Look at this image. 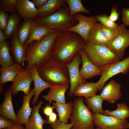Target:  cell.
<instances>
[{"instance_id": "6da1fadb", "label": "cell", "mask_w": 129, "mask_h": 129, "mask_svg": "<svg viewBox=\"0 0 129 129\" xmlns=\"http://www.w3.org/2000/svg\"><path fill=\"white\" fill-rule=\"evenodd\" d=\"M61 31L50 29L48 33L39 41H35L26 46L25 61L27 63L26 69L36 65L37 70L53 58V48L55 38Z\"/></svg>"}, {"instance_id": "30bf717a", "label": "cell", "mask_w": 129, "mask_h": 129, "mask_svg": "<svg viewBox=\"0 0 129 129\" xmlns=\"http://www.w3.org/2000/svg\"><path fill=\"white\" fill-rule=\"evenodd\" d=\"M82 62L81 58L77 53L72 60L65 64L68 71L70 79V90L68 95L71 97L76 87L80 84L85 83L86 80L82 78L80 73L79 66Z\"/></svg>"}, {"instance_id": "ac0fdd59", "label": "cell", "mask_w": 129, "mask_h": 129, "mask_svg": "<svg viewBox=\"0 0 129 129\" xmlns=\"http://www.w3.org/2000/svg\"><path fill=\"white\" fill-rule=\"evenodd\" d=\"M68 85H52L49 88L48 92L43 96V98L49 103L53 101L61 103H66L65 94L68 88Z\"/></svg>"}, {"instance_id": "7a4b0ae2", "label": "cell", "mask_w": 129, "mask_h": 129, "mask_svg": "<svg viewBox=\"0 0 129 129\" xmlns=\"http://www.w3.org/2000/svg\"><path fill=\"white\" fill-rule=\"evenodd\" d=\"M86 44L84 40L78 34L67 30L61 31L53 44V58L66 64L72 60L79 51L84 49Z\"/></svg>"}, {"instance_id": "1f68e13d", "label": "cell", "mask_w": 129, "mask_h": 129, "mask_svg": "<svg viewBox=\"0 0 129 129\" xmlns=\"http://www.w3.org/2000/svg\"><path fill=\"white\" fill-rule=\"evenodd\" d=\"M33 19L24 22L18 29L17 35L20 42L24 45L28 40L32 26L34 23Z\"/></svg>"}, {"instance_id": "ab89813d", "label": "cell", "mask_w": 129, "mask_h": 129, "mask_svg": "<svg viewBox=\"0 0 129 129\" xmlns=\"http://www.w3.org/2000/svg\"><path fill=\"white\" fill-rule=\"evenodd\" d=\"M122 20L123 25L129 26V8H124L121 10Z\"/></svg>"}, {"instance_id": "b9f144b4", "label": "cell", "mask_w": 129, "mask_h": 129, "mask_svg": "<svg viewBox=\"0 0 129 129\" xmlns=\"http://www.w3.org/2000/svg\"><path fill=\"white\" fill-rule=\"evenodd\" d=\"M54 109L53 107L51 106L49 104H47L43 108V113L48 117L53 113Z\"/></svg>"}, {"instance_id": "836d02e7", "label": "cell", "mask_w": 129, "mask_h": 129, "mask_svg": "<svg viewBox=\"0 0 129 129\" xmlns=\"http://www.w3.org/2000/svg\"><path fill=\"white\" fill-rule=\"evenodd\" d=\"M16 0H0V10L7 13H17Z\"/></svg>"}, {"instance_id": "3957f363", "label": "cell", "mask_w": 129, "mask_h": 129, "mask_svg": "<svg viewBox=\"0 0 129 129\" xmlns=\"http://www.w3.org/2000/svg\"><path fill=\"white\" fill-rule=\"evenodd\" d=\"M38 70L42 78L52 85L70 83L69 73L65 64L54 58Z\"/></svg>"}, {"instance_id": "74e56055", "label": "cell", "mask_w": 129, "mask_h": 129, "mask_svg": "<svg viewBox=\"0 0 129 129\" xmlns=\"http://www.w3.org/2000/svg\"><path fill=\"white\" fill-rule=\"evenodd\" d=\"M50 127L53 129H70L73 127L70 123L66 124L60 122L57 118L54 123L50 125Z\"/></svg>"}, {"instance_id": "9c48e42d", "label": "cell", "mask_w": 129, "mask_h": 129, "mask_svg": "<svg viewBox=\"0 0 129 129\" xmlns=\"http://www.w3.org/2000/svg\"><path fill=\"white\" fill-rule=\"evenodd\" d=\"M73 17L78 21V23L66 30L78 34L83 38L86 44L91 30L94 24L98 22L96 16H93L87 17L81 13H78L74 15Z\"/></svg>"}, {"instance_id": "ee69618b", "label": "cell", "mask_w": 129, "mask_h": 129, "mask_svg": "<svg viewBox=\"0 0 129 129\" xmlns=\"http://www.w3.org/2000/svg\"><path fill=\"white\" fill-rule=\"evenodd\" d=\"M57 118V115L55 112H53L48 117L47 123L50 125L54 124L56 122Z\"/></svg>"}, {"instance_id": "8d00e7d4", "label": "cell", "mask_w": 129, "mask_h": 129, "mask_svg": "<svg viewBox=\"0 0 129 129\" xmlns=\"http://www.w3.org/2000/svg\"><path fill=\"white\" fill-rule=\"evenodd\" d=\"M9 16L7 13L0 10V30L4 31L5 30Z\"/></svg>"}, {"instance_id": "bcb514c9", "label": "cell", "mask_w": 129, "mask_h": 129, "mask_svg": "<svg viewBox=\"0 0 129 129\" xmlns=\"http://www.w3.org/2000/svg\"><path fill=\"white\" fill-rule=\"evenodd\" d=\"M7 38L4 32L0 30V43L6 40Z\"/></svg>"}, {"instance_id": "83f0119b", "label": "cell", "mask_w": 129, "mask_h": 129, "mask_svg": "<svg viewBox=\"0 0 129 129\" xmlns=\"http://www.w3.org/2000/svg\"><path fill=\"white\" fill-rule=\"evenodd\" d=\"M50 29L44 26L35 24L34 23L29 38L24 45L25 48L28 44L34 41H40L48 34Z\"/></svg>"}, {"instance_id": "4316f807", "label": "cell", "mask_w": 129, "mask_h": 129, "mask_svg": "<svg viewBox=\"0 0 129 129\" xmlns=\"http://www.w3.org/2000/svg\"><path fill=\"white\" fill-rule=\"evenodd\" d=\"M10 46L6 40L0 43V65L1 67L9 66L15 62L10 53Z\"/></svg>"}, {"instance_id": "d590c367", "label": "cell", "mask_w": 129, "mask_h": 129, "mask_svg": "<svg viewBox=\"0 0 129 129\" xmlns=\"http://www.w3.org/2000/svg\"><path fill=\"white\" fill-rule=\"evenodd\" d=\"M96 16L100 23L106 27L110 28H115L119 25L110 20L109 16L106 14L98 15Z\"/></svg>"}, {"instance_id": "7bdbcfd3", "label": "cell", "mask_w": 129, "mask_h": 129, "mask_svg": "<svg viewBox=\"0 0 129 129\" xmlns=\"http://www.w3.org/2000/svg\"><path fill=\"white\" fill-rule=\"evenodd\" d=\"M48 0H32V1L37 9L38 10L42 7Z\"/></svg>"}, {"instance_id": "d6a6232c", "label": "cell", "mask_w": 129, "mask_h": 129, "mask_svg": "<svg viewBox=\"0 0 129 129\" xmlns=\"http://www.w3.org/2000/svg\"><path fill=\"white\" fill-rule=\"evenodd\" d=\"M81 0H66V3L68 5L70 14L72 17L75 14L83 12L89 13V11L86 9L82 3Z\"/></svg>"}, {"instance_id": "52a82bcc", "label": "cell", "mask_w": 129, "mask_h": 129, "mask_svg": "<svg viewBox=\"0 0 129 129\" xmlns=\"http://www.w3.org/2000/svg\"><path fill=\"white\" fill-rule=\"evenodd\" d=\"M102 71L101 76L95 83L98 90L102 91L105 84L109 79L120 73L126 75L129 71V56L124 60L108 64L100 67Z\"/></svg>"}, {"instance_id": "277c9868", "label": "cell", "mask_w": 129, "mask_h": 129, "mask_svg": "<svg viewBox=\"0 0 129 129\" xmlns=\"http://www.w3.org/2000/svg\"><path fill=\"white\" fill-rule=\"evenodd\" d=\"M78 21L70 15L68 6H63L53 14L34 20V24L63 31L76 25Z\"/></svg>"}, {"instance_id": "4dcf8cb0", "label": "cell", "mask_w": 129, "mask_h": 129, "mask_svg": "<svg viewBox=\"0 0 129 129\" xmlns=\"http://www.w3.org/2000/svg\"><path fill=\"white\" fill-rule=\"evenodd\" d=\"M113 116L118 119H124L129 118V107L124 103L118 104L117 109L113 111H104V114Z\"/></svg>"}, {"instance_id": "ffe728a7", "label": "cell", "mask_w": 129, "mask_h": 129, "mask_svg": "<svg viewBox=\"0 0 129 129\" xmlns=\"http://www.w3.org/2000/svg\"><path fill=\"white\" fill-rule=\"evenodd\" d=\"M43 103V101H40L34 105L31 115L24 124L25 129H43V126L47 123V120L43 118L39 113Z\"/></svg>"}, {"instance_id": "7dc6e473", "label": "cell", "mask_w": 129, "mask_h": 129, "mask_svg": "<svg viewBox=\"0 0 129 129\" xmlns=\"http://www.w3.org/2000/svg\"><path fill=\"white\" fill-rule=\"evenodd\" d=\"M70 129H78L75 127H72Z\"/></svg>"}, {"instance_id": "d4e9b609", "label": "cell", "mask_w": 129, "mask_h": 129, "mask_svg": "<svg viewBox=\"0 0 129 129\" xmlns=\"http://www.w3.org/2000/svg\"><path fill=\"white\" fill-rule=\"evenodd\" d=\"M87 43L97 45H106L108 41L103 35L101 31V24H95L91 30L87 38Z\"/></svg>"}, {"instance_id": "2e32d148", "label": "cell", "mask_w": 129, "mask_h": 129, "mask_svg": "<svg viewBox=\"0 0 129 129\" xmlns=\"http://www.w3.org/2000/svg\"><path fill=\"white\" fill-rule=\"evenodd\" d=\"M25 70L21 64L15 62L12 64L0 68V93L3 90V86L6 83L12 82L16 76Z\"/></svg>"}, {"instance_id": "f35d334b", "label": "cell", "mask_w": 129, "mask_h": 129, "mask_svg": "<svg viewBox=\"0 0 129 129\" xmlns=\"http://www.w3.org/2000/svg\"><path fill=\"white\" fill-rule=\"evenodd\" d=\"M16 123L10 120H8L0 115V129L11 127Z\"/></svg>"}, {"instance_id": "d6986e66", "label": "cell", "mask_w": 129, "mask_h": 129, "mask_svg": "<svg viewBox=\"0 0 129 129\" xmlns=\"http://www.w3.org/2000/svg\"><path fill=\"white\" fill-rule=\"evenodd\" d=\"M34 83L35 94L32 102L34 105L37 102L41 92L44 90L49 88L52 85L45 81L41 77L38 72L36 65L34 64L29 68Z\"/></svg>"}, {"instance_id": "5b68a950", "label": "cell", "mask_w": 129, "mask_h": 129, "mask_svg": "<svg viewBox=\"0 0 129 129\" xmlns=\"http://www.w3.org/2000/svg\"><path fill=\"white\" fill-rule=\"evenodd\" d=\"M70 118L73 127L78 129H95L93 113L85 104L83 98L75 99Z\"/></svg>"}, {"instance_id": "44dd1931", "label": "cell", "mask_w": 129, "mask_h": 129, "mask_svg": "<svg viewBox=\"0 0 129 129\" xmlns=\"http://www.w3.org/2000/svg\"><path fill=\"white\" fill-rule=\"evenodd\" d=\"M34 88L31 89L28 95L23 97V103L20 108L17 112L16 117L18 124H24L28 121L31 115L32 109L31 108L30 102L31 98L34 96Z\"/></svg>"}, {"instance_id": "ba28073f", "label": "cell", "mask_w": 129, "mask_h": 129, "mask_svg": "<svg viewBox=\"0 0 129 129\" xmlns=\"http://www.w3.org/2000/svg\"><path fill=\"white\" fill-rule=\"evenodd\" d=\"M119 27L117 36L106 46L120 60L123 58L125 50L129 46V29L123 24L119 25Z\"/></svg>"}, {"instance_id": "8fae6325", "label": "cell", "mask_w": 129, "mask_h": 129, "mask_svg": "<svg viewBox=\"0 0 129 129\" xmlns=\"http://www.w3.org/2000/svg\"><path fill=\"white\" fill-rule=\"evenodd\" d=\"M95 125L101 129H127L128 121L113 116L93 113Z\"/></svg>"}, {"instance_id": "60d3db41", "label": "cell", "mask_w": 129, "mask_h": 129, "mask_svg": "<svg viewBox=\"0 0 129 129\" xmlns=\"http://www.w3.org/2000/svg\"><path fill=\"white\" fill-rule=\"evenodd\" d=\"M116 5H114L112 8L109 17L112 21L115 22L119 18L120 12L118 13L116 7Z\"/></svg>"}, {"instance_id": "c3c4849f", "label": "cell", "mask_w": 129, "mask_h": 129, "mask_svg": "<svg viewBox=\"0 0 129 129\" xmlns=\"http://www.w3.org/2000/svg\"><path fill=\"white\" fill-rule=\"evenodd\" d=\"M95 129H100V128H99L97 127Z\"/></svg>"}, {"instance_id": "4fadbf2b", "label": "cell", "mask_w": 129, "mask_h": 129, "mask_svg": "<svg viewBox=\"0 0 129 129\" xmlns=\"http://www.w3.org/2000/svg\"><path fill=\"white\" fill-rule=\"evenodd\" d=\"M78 53L81 58L82 66L80 73L83 79L86 80L96 76L101 75L102 72L100 67L96 66L89 59L84 49L80 50Z\"/></svg>"}, {"instance_id": "9a60e30c", "label": "cell", "mask_w": 129, "mask_h": 129, "mask_svg": "<svg viewBox=\"0 0 129 129\" xmlns=\"http://www.w3.org/2000/svg\"><path fill=\"white\" fill-rule=\"evenodd\" d=\"M16 9L24 22L38 17V10L32 1L28 0H16Z\"/></svg>"}, {"instance_id": "7c38bea8", "label": "cell", "mask_w": 129, "mask_h": 129, "mask_svg": "<svg viewBox=\"0 0 129 129\" xmlns=\"http://www.w3.org/2000/svg\"><path fill=\"white\" fill-rule=\"evenodd\" d=\"M33 81L29 69H26L16 76L10 86L12 95L15 96L20 91L23 92L25 95H28L31 90V84Z\"/></svg>"}, {"instance_id": "f1b7e54d", "label": "cell", "mask_w": 129, "mask_h": 129, "mask_svg": "<svg viewBox=\"0 0 129 129\" xmlns=\"http://www.w3.org/2000/svg\"><path fill=\"white\" fill-rule=\"evenodd\" d=\"M22 18L17 13L10 14L8 23L4 32L9 38L17 34L18 27Z\"/></svg>"}, {"instance_id": "cb8c5ba5", "label": "cell", "mask_w": 129, "mask_h": 129, "mask_svg": "<svg viewBox=\"0 0 129 129\" xmlns=\"http://www.w3.org/2000/svg\"><path fill=\"white\" fill-rule=\"evenodd\" d=\"M73 102L61 103L57 102L52 103V106L58 113L59 120L61 122L68 124L69 119L72 114Z\"/></svg>"}, {"instance_id": "7402d4cb", "label": "cell", "mask_w": 129, "mask_h": 129, "mask_svg": "<svg viewBox=\"0 0 129 129\" xmlns=\"http://www.w3.org/2000/svg\"><path fill=\"white\" fill-rule=\"evenodd\" d=\"M10 50L15 62L22 66L24 64L26 48L20 42L17 34L13 35L11 38Z\"/></svg>"}, {"instance_id": "e575fe53", "label": "cell", "mask_w": 129, "mask_h": 129, "mask_svg": "<svg viewBox=\"0 0 129 129\" xmlns=\"http://www.w3.org/2000/svg\"><path fill=\"white\" fill-rule=\"evenodd\" d=\"M119 25L115 28H110L101 24V31L105 38L109 43L115 38L117 36L119 31Z\"/></svg>"}, {"instance_id": "603a6c76", "label": "cell", "mask_w": 129, "mask_h": 129, "mask_svg": "<svg viewBox=\"0 0 129 129\" xmlns=\"http://www.w3.org/2000/svg\"><path fill=\"white\" fill-rule=\"evenodd\" d=\"M66 0H48L38 10L39 16L37 19L44 18L54 13L61 7L66 5Z\"/></svg>"}, {"instance_id": "681fc988", "label": "cell", "mask_w": 129, "mask_h": 129, "mask_svg": "<svg viewBox=\"0 0 129 129\" xmlns=\"http://www.w3.org/2000/svg\"><path fill=\"white\" fill-rule=\"evenodd\" d=\"M128 128H129V123H128Z\"/></svg>"}, {"instance_id": "8992f818", "label": "cell", "mask_w": 129, "mask_h": 129, "mask_svg": "<svg viewBox=\"0 0 129 129\" xmlns=\"http://www.w3.org/2000/svg\"><path fill=\"white\" fill-rule=\"evenodd\" d=\"M84 49L89 59L99 67L120 60L106 45L87 43Z\"/></svg>"}, {"instance_id": "484cf974", "label": "cell", "mask_w": 129, "mask_h": 129, "mask_svg": "<svg viewBox=\"0 0 129 129\" xmlns=\"http://www.w3.org/2000/svg\"><path fill=\"white\" fill-rule=\"evenodd\" d=\"M97 91L95 83L92 81L90 83L86 81L78 85L73 94L76 96L83 97L86 98L96 95Z\"/></svg>"}, {"instance_id": "e0dca14e", "label": "cell", "mask_w": 129, "mask_h": 129, "mask_svg": "<svg viewBox=\"0 0 129 129\" xmlns=\"http://www.w3.org/2000/svg\"><path fill=\"white\" fill-rule=\"evenodd\" d=\"M12 95L11 91L9 88L4 93V99L0 105V115L16 124H18L13 109L12 98Z\"/></svg>"}, {"instance_id": "f6af8a7d", "label": "cell", "mask_w": 129, "mask_h": 129, "mask_svg": "<svg viewBox=\"0 0 129 129\" xmlns=\"http://www.w3.org/2000/svg\"><path fill=\"white\" fill-rule=\"evenodd\" d=\"M3 129H25L23 125L19 124H16L13 126Z\"/></svg>"}, {"instance_id": "5bb4252c", "label": "cell", "mask_w": 129, "mask_h": 129, "mask_svg": "<svg viewBox=\"0 0 129 129\" xmlns=\"http://www.w3.org/2000/svg\"><path fill=\"white\" fill-rule=\"evenodd\" d=\"M121 89L120 83L111 80L104 86L100 95L104 100L111 104L114 103L122 96Z\"/></svg>"}, {"instance_id": "f546056e", "label": "cell", "mask_w": 129, "mask_h": 129, "mask_svg": "<svg viewBox=\"0 0 129 129\" xmlns=\"http://www.w3.org/2000/svg\"><path fill=\"white\" fill-rule=\"evenodd\" d=\"M104 99L100 95H95L85 98V101L88 107L93 112L104 114V110L102 108Z\"/></svg>"}]
</instances>
